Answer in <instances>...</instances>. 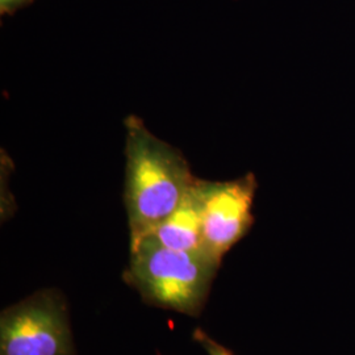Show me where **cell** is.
<instances>
[{
    "instance_id": "obj_1",
    "label": "cell",
    "mask_w": 355,
    "mask_h": 355,
    "mask_svg": "<svg viewBox=\"0 0 355 355\" xmlns=\"http://www.w3.org/2000/svg\"><path fill=\"white\" fill-rule=\"evenodd\" d=\"M125 191L130 242L158 227L182 203L196 178L183 154L155 137L140 117L125 119Z\"/></svg>"
},
{
    "instance_id": "obj_6",
    "label": "cell",
    "mask_w": 355,
    "mask_h": 355,
    "mask_svg": "<svg viewBox=\"0 0 355 355\" xmlns=\"http://www.w3.org/2000/svg\"><path fill=\"white\" fill-rule=\"evenodd\" d=\"M195 340L203 346L204 349L207 350L208 355H233L228 349H225L223 345L214 341L205 331L203 330L198 329L195 331Z\"/></svg>"
},
{
    "instance_id": "obj_5",
    "label": "cell",
    "mask_w": 355,
    "mask_h": 355,
    "mask_svg": "<svg viewBox=\"0 0 355 355\" xmlns=\"http://www.w3.org/2000/svg\"><path fill=\"white\" fill-rule=\"evenodd\" d=\"M202 179L195 180L177 209L145 237L159 245L191 253H207L203 242Z\"/></svg>"
},
{
    "instance_id": "obj_3",
    "label": "cell",
    "mask_w": 355,
    "mask_h": 355,
    "mask_svg": "<svg viewBox=\"0 0 355 355\" xmlns=\"http://www.w3.org/2000/svg\"><path fill=\"white\" fill-rule=\"evenodd\" d=\"M70 349L64 309L48 295H36L1 315L0 355H70Z\"/></svg>"
},
{
    "instance_id": "obj_7",
    "label": "cell",
    "mask_w": 355,
    "mask_h": 355,
    "mask_svg": "<svg viewBox=\"0 0 355 355\" xmlns=\"http://www.w3.org/2000/svg\"><path fill=\"white\" fill-rule=\"evenodd\" d=\"M33 0H0V15L12 16L17 11L31 6Z\"/></svg>"
},
{
    "instance_id": "obj_2",
    "label": "cell",
    "mask_w": 355,
    "mask_h": 355,
    "mask_svg": "<svg viewBox=\"0 0 355 355\" xmlns=\"http://www.w3.org/2000/svg\"><path fill=\"white\" fill-rule=\"evenodd\" d=\"M218 266L207 253L168 249L152 237L130 242L132 283L152 304L180 313L199 312Z\"/></svg>"
},
{
    "instance_id": "obj_4",
    "label": "cell",
    "mask_w": 355,
    "mask_h": 355,
    "mask_svg": "<svg viewBox=\"0 0 355 355\" xmlns=\"http://www.w3.org/2000/svg\"><path fill=\"white\" fill-rule=\"evenodd\" d=\"M257 187L252 173L228 182H202L204 249L217 265L252 228Z\"/></svg>"
}]
</instances>
